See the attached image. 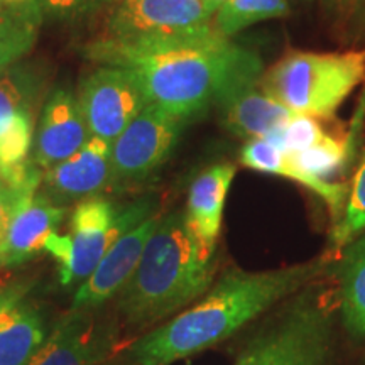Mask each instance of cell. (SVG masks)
<instances>
[{"label":"cell","instance_id":"6da1fadb","mask_svg":"<svg viewBox=\"0 0 365 365\" xmlns=\"http://www.w3.org/2000/svg\"><path fill=\"white\" fill-rule=\"evenodd\" d=\"M88 54L100 65L124 68L149 105L186 122L235 86L259 81L264 73L257 53L222 36L215 26L203 33L135 43L105 38L91 44Z\"/></svg>","mask_w":365,"mask_h":365},{"label":"cell","instance_id":"7a4b0ae2","mask_svg":"<svg viewBox=\"0 0 365 365\" xmlns=\"http://www.w3.org/2000/svg\"><path fill=\"white\" fill-rule=\"evenodd\" d=\"M317 259L271 271H227L202 298L130 346L135 365H171L234 336L267 309L291 298L327 272Z\"/></svg>","mask_w":365,"mask_h":365},{"label":"cell","instance_id":"3957f363","mask_svg":"<svg viewBox=\"0 0 365 365\" xmlns=\"http://www.w3.org/2000/svg\"><path fill=\"white\" fill-rule=\"evenodd\" d=\"M215 269V254L196 239L185 210L161 215L134 274L117 294V312L130 327L156 325L202 298Z\"/></svg>","mask_w":365,"mask_h":365},{"label":"cell","instance_id":"277c9868","mask_svg":"<svg viewBox=\"0 0 365 365\" xmlns=\"http://www.w3.org/2000/svg\"><path fill=\"white\" fill-rule=\"evenodd\" d=\"M365 80V49L291 51L264 70L259 86L298 115L331 118Z\"/></svg>","mask_w":365,"mask_h":365},{"label":"cell","instance_id":"5b68a950","mask_svg":"<svg viewBox=\"0 0 365 365\" xmlns=\"http://www.w3.org/2000/svg\"><path fill=\"white\" fill-rule=\"evenodd\" d=\"M156 207L154 196H144L122 207L100 195L76 203L68 234L54 232L44 242V252L58 264L59 282L66 287L81 284L113 242L156 215Z\"/></svg>","mask_w":365,"mask_h":365},{"label":"cell","instance_id":"8992f818","mask_svg":"<svg viewBox=\"0 0 365 365\" xmlns=\"http://www.w3.org/2000/svg\"><path fill=\"white\" fill-rule=\"evenodd\" d=\"M330 345V313L303 289L245 344L235 365H327Z\"/></svg>","mask_w":365,"mask_h":365},{"label":"cell","instance_id":"52a82bcc","mask_svg":"<svg viewBox=\"0 0 365 365\" xmlns=\"http://www.w3.org/2000/svg\"><path fill=\"white\" fill-rule=\"evenodd\" d=\"M188 122L145 105L112 143V186L148 181L171 158Z\"/></svg>","mask_w":365,"mask_h":365},{"label":"cell","instance_id":"ba28073f","mask_svg":"<svg viewBox=\"0 0 365 365\" xmlns=\"http://www.w3.org/2000/svg\"><path fill=\"white\" fill-rule=\"evenodd\" d=\"M207 0H117L107 21V39L135 43L203 33L213 27Z\"/></svg>","mask_w":365,"mask_h":365},{"label":"cell","instance_id":"9c48e42d","mask_svg":"<svg viewBox=\"0 0 365 365\" xmlns=\"http://www.w3.org/2000/svg\"><path fill=\"white\" fill-rule=\"evenodd\" d=\"M76 98L90 135L110 144L148 105L143 90L129 71L105 65L86 76Z\"/></svg>","mask_w":365,"mask_h":365},{"label":"cell","instance_id":"30bf717a","mask_svg":"<svg viewBox=\"0 0 365 365\" xmlns=\"http://www.w3.org/2000/svg\"><path fill=\"white\" fill-rule=\"evenodd\" d=\"M112 186V144L90 135L83 148L66 161L44 171L41 193L53 203L68 207Z\"/></svg>","mask_w":365,"mask_h":365},{"label":"cell","instance_id":"8fae6325","mask_svg":"<svg viewBox=\"0 0 365 365\" xmlns=\"http://www.w3.org/2000/svg\"><path fill=\"white\" fill-rule=\"evenodd\" d=\"M159 213L149 217L125 234H122L105 252L95 271L81 282L73 298V309L93 312L120 293L134 274L150 234L159 222Z\"/></svg>","mask_w":365,"mask_h":365},{"label":"cell","instance_id":"7c38bea8","mask_svg":"<svg viewBox=\"0 0 365 365\" xmlns=\"http://www.w3.org/2000/svg\"><path fill=\"white\" fill-rule=\"evenodd\" d=\"M110 345L107 325L98 323L91 312L71 308L54 323L26 365H103Z\"/></svg>","mask_w":365,"mask_h":365},{"label":"cell","instance_id":"4fadbf2b","mask_svg":"<svg viewBox=\"0 0 365 365\" xmlns=\"http://www.w3.org/2000/svg\"><path fill=\"white\" fill-rule=\"evenodd\" d=\"M88 139L90 130L78 98L70 88L61 86L46 100L34 134L31 159L46 171L78 153Z\"/></svg>","mask_w":365,"mask_h":365},{"label":"cell","instance_id":"5bb4252c","mask_svg":"<svg viewBox=\"0 0 365 365\" xmlns=\"http://www.w3.org/2000/svg\"><path fill=\"white\" fill-rule=\"evenodd\" d=\"M48 335L44 314L26 287H0V365H26Z\"/></svg>","mask_w":365,"mask_h":365},{"label":"cell","instance_id":"9a60e30c","mask_svg":"<svg viewBox=\"0 0 365 365\" xmlns=\"http://www.w3.org/2000/svg\"><path fill=\"white\" fill-rule=\"evenodd\" d=\"M65 215L66 207L53 203L41 191L22 195L12 213L0 269L19 266L44 250L46 239L58 232Z\"/></svg>","mask_w":365,"mask_h":365},{"label":"cell","instance_id":"2e32d148","mask_svg":"<svg viewBox=\"0 0 365 365\" xmlns=\"http://www.w3.org/2000/svg\"><path fill=\"white\" fill-rule=\"evenodd\" d=\"M215 107L220 112L222 125L234 135L247 140L266 139L298 115L269 97L259 86V81L235 86L223 95Z\"/></svg>","mask_w":365,"mask_h":365},{"label":"cell","instance_id":"e0dca14e","mask_svg":"<svg viewBox=\"0 0 365 365\" xmlns=\"http://www.w3.org/2000/svg\"><path fill=\"white\" fill-rule=\"evenodd\" d=\"M235 173V164H213L200 173L190 186L188 203L185 210L186 220L196 239L210 254H215L223 220V208Z\"/></svg>","mask_w":365,"mask_h":365},{"label":"cell","instance_id":"ac0fdd59","mask_svg":"<svg viewBox=\"0 0 365 365\" xmlns=\"http://www.w3.org/2000/svg\"><path fill=\"white\" fill-rule=\"evenodd\" d=\"M240 163L249 170L286 178V180L304 186L325 202L333 222L339 220L344 212L346 196H349V188L345 185L319 180V178L301 170L289 154L282 153L267 139H249L240 150Z\"/></svg>","mask_w":365,"mask_h":365},{"label":"cell","instance_id":"d6986e66","mask_svg":"<svg viewBox=\"0 0 365 365\" xmlns=\"http://www.w3.org/2000/svg\"><path fill=\"white\" fill-rule=\"evenodd\" d=\"M339 301L345 330L365 340V232L340 250Z\"/></svg>","mask_w":365,"mask_h":365},{"label":"cell","instance_id":"ffe728a7","mask_svg":"<svg viewBox=\"0 0 365 365\" xmlns=\"http://www.w3.org/2000/svg\"><path fill=\"white\" fill-rule=\"evenodd\" d=\"M41 14L39 0H0V70L31 53L39 36Z\"/></svg>","mask_w":365,"mask_h":365},{"label":"cell","instance_id":"44dd1931","mask_svg":"<svg viewBox=\"0 0 365 365\" xmlns=\"http://www.w3.org/2000/svg\"><path fill=\"white\" fill-rule=\"evenodd\" d=\"M287 0H227L217 9L213 26L222 36L230 39L255 22L279 19L287 16Z\"/></svg>","mask_w":365,"mask_h":365},{"label":"cell","instance_id":"7402d4cb","mask_svg":"<svg viewBox=\"0 0 365 365\" xmlns=\"http://www.w3.org/2000/svg\"><path fill=\"white\" fill-rule=\"evenodd\" d=\"M365 232V153L360 161L354 182L349 190L346 203L331 230V247L341 250L355 237Z\"/></svg>","mask_w":365,"mask_h":365},{"label":"cell","instance_id":"603a6c76","mask_svg":"<svg viewBox=\"0 0 365 365\" xmlns=\"http://www.w3.org/2000/svg\"><path fill=\"white\" fill-rule=\"evenodd\" d=\"M349 149V140H340L336 137L328 135L322 143L296 153L291 158L301 170L319 178V180L330 181V178L340 173L346 164Z\"/></svg>","mask_w":365,"mask_h":365},{"label":"cell","instance_id":"cb8c5ba5","mask_svg":"<svg viewBox=\"0 0 365 365\" xmlns=\"http://www.w3.org/2000/svg\"><path fill=\"white\" fill-rule=\"evenodd\" d=\"M36 80L19 68L0 70V132L24 108H34Z\"/></svg>","mask_w":365,"mask_h":365},{"label":"cell","instance_id":"d4e9b609","mask_svg":"<svg viewBox=\"0 0 365 365\" xmlns=\"http://www.w3.org/2000/svg\"><path fill=\"white\" fill-rule=\"evenodd\" d=\"M330 134L323 130L318 118L309 115H296L282 129L272 132L266 139L279 148L282 153L293 156L296 153L322 143Z\"/></svg>","mask_w":365,"mask_h":365},{"label":"cell","instance_id":"484cf974","mask_svg":"<svg viewBox=\"0 0 365 365\" xmlns=\"http://www.w3.org/2000/svg\"><path fill=\"white\" fill-rule=\"evenodd\" d=\"M117 0H39L41 9L59 19H76L86 14L112 7Z\"/></svg>","mask_w":365,"mask_h":365},{"label":"cell","instance_id":"4316f807","mask_svg":"<svg viewBox=\"0 0 365 365\" xmlns=\"http://www.w3.org/2000/svg\"><path fill=\"white\" fill-rule=\"evenodd\" d=\"M22 195L26 193H17V191H14L7 182L0 178V255H2L4 244H6V237L9 225H11L12 213L14 210H16V205L19 202Z\"/></svg>","mask_w":365,"mask_h":365},{"label":"cell","instance_id":"83f0119b","mask_svg":"<svg viewBox=\"0 0 365 365\" xmlns=\"http://www.w3.org/2000/svg\"><path fill=\"white\" fill-rule=\"evenodd\" d=\"M207 2L210 4V6H212L213 9H215V11H217V9L218 7H220V6H223V4H225L227 2V0H207Z\"/></svg>","mask_w":365,"mask_h":365},{"label":"cell","instance_id":"f1b7e54d","mask_svg":"<svg viewBox=\"0 0 365 365\" xmlns=\"http://www.w3.org/2000/svg\"><path fill=\"white\" fill-rule=\"evenodd\" d=\"M105 365H135L134 362H130V364H125V362H122V364H105Z\"/></svg>","mask_w":365,"mask_h":365}]
</instances>
